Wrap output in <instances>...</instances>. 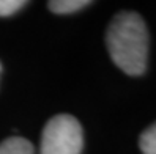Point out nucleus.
Returning <instances> with one entry per match:
<instances>
[{"label":"nucleus","mask_w":156,"mask_h":154,"mask_svg":"<svg viewBox=\"0 0 156 154\" xmlns=\"http://www.w3.org/2000/svg\"><path fill=\"white\" fill-rule=\"evenodd\" d=\"M106 44L112 61L123 72L129 76L145 72L150 39L147 25L137 13H118L109 24Z\"/></svg>","instance_id":"f257e3e1"},{"label":"nucleus","mask_w":156,"mask_h":154,"mask_svg":"<svg viewBox=\"0 0 156 154\" xmlns=\"http://www.w3.org/2000/svg\"><path fill=\"white\" fill-rule=\"evenodd\" d=\"M84 134L71 115H57L46 124L41 137V154H80Z\"/></svg>","instance_id":"f03ea898"},{"label":"nucleus","mask_w":156,"mask_h":154,"mask_svg":"<svg viewBox=\"0 0 156 154\" xmlns=\"http://www.w3.org/2000/svg\"><path fill=\"white\" fill-rule=\"evenodd\" d=\"M0 154H33V145L22 137H11L0 143Z\"/></svg>","instance_id":"7ed1b4c3"},{"label":"nucleus","mask_w":156,"mask_h":154,"mask_svg":"<svg viewBox=\"0 0 156 154\" xmlns=\"http://www.w3.org/2000/svg\"><path fill=\"white\" fill-rule=\"evenodd\" d=\"M88 5H90L88 0H54V2L48 3L49 10L57 14H69L77 10H82Z\"/></svg>","instance_id":"20e7f679"},{"label":"nucleus","mask_w":156,"mask_h":154,"mask_svg":"<svg viewBox=\"0 0 156 154\" xmlns=\"http://www.w3.org/2000/svg\"><path fill=\"white\" fill-rule=\"evenodd\" d=\"M139 146L142 154H156V123H153L150 128H147L140 139H139Z\"/></svg>","instance_id":"39448f33"},{"label":"nucleus","mask_w":156,"mask_h":154,"mask_svg":"<svg viewBox=\"0 0 156 154\" xmlns=\"http://www.w3.org/2000/svg\"><path fill=\"white\" fill-rule=\"evenodd\" d=\"M22 6H25L24 0H0V17L11 16Z\"/></svg>","instance_id":"423d86ee"},{"label":"nucleus","mask_w":156,"mask_h":154,"mask_svg":"<svg viewBox=\"0 0 156 154\" xmlns=\"http://www.w3.org/2000/svg\"><path fill=\"white\" fill-rule=\"evenodd\" d=\"M0 69H2V66H0Z\"/></svg>","instance_id":"0eeeda50"}]
</instances>
